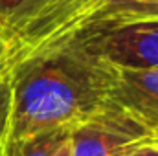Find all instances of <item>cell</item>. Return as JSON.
Segmentation results:
<instances>
[{"label": "cell", "mask_w": 158, "mask_h": 156, "mask_svg": "<svg viewBox=\"0 0 158 156\" xmlns=\"http://www.w3.org/2000/svg\"><path fill=\"white\" fill-rule=\"evenodd\" d=\"M7 140L74 129L110 103L116 66L79 44L35 55L11 68Z\"/></svg>", "instance_id": "6da1fadb"}, {"label": "cell", "mask_w": 158, "mask_h": 156, "mask_svg": "<svg viewBox=\"0 0 158 156\" xmlns=\"http://www.w3.org/2000/svg\"><path fill=\"white\" fill-rule=\"evenodd\" d=\"M24 4V0H0V33L7 26V22L13 18V15L19 11V7Z\"/></svg>", "instance_id": "ba28073f"}, {"label": "cell", "mask_w": 158, "mask_h": 156, "mask_svg": "<svg viewBox=\"0 0 158 156\" xmlns=\"http://www.w3.org/2000/svg\"><path fill=\"white\" fill-rule=\"evenodd\" d=\"M68 134V129H55L22 140H7L6 156H53Z\"/></svg>", "instance_id": "8992f818"}, {"label": "cell", "mask_w": 158, "mask_h": 156, "mask_svg": "<svg viewBox=\"0 0 158 156\" xmlns=\"http://www.w3.org/2000/svg\"><path fill=\"white\" fill-rule=\"evenodd\" d=\"M143 22H158V0H24L0 33V76L35 55Z\"/></svg>", "instance_id": "7a4b0ae2"}, {"label": "cell", "mask_w": 158, "mask_h": 156, "mask_svg": "<svg viewBox=\"0 0 158 156\" xmlns=\"http://www.w3.org/2000/svg\"><path fill=\"white\" fill-rule=\"evenodd\" d=\"M149 24H155V26H158V22H149Z\"/></svg>", "instance_id": "8fae6325"}, {"label": "cell", "mask_w": 158, "mask_h": 156, "mask_svg": "<svg viewBox=\"0 0 158 156\" xmlns=\"http://www.w3.org/2000/svg\"><path fill=\"white\" fill-rule=\"evenodd\" d=\"M129 156H158V147H155V145H143V147L136 149L134 153H131Z\"/></svg>", "instance_id": "9c48e42d"}, {"label": "cell", "mask_w": 158, "mask_h": 156, "mask_svg": "<svg viewBox=\"0 0 158 156\" xmlns=\"http://www.w3.org/2000/svg\"><path fill=\"white\" fill-rule=\"evenodd\" d=\"M9 110H11L9 83L4 76H0V156H6V145L9 136Z\"/></svg>", "instance_id": "52a82bcc"}, {"label": "cell", "mask_w": 158, "mask_h": 156, "mask_svg": "<svg viewBox=\"0 0 158 156\" xmlns=\"http://www.w3.org/2000/svg\"><path fill=\"white\" fill-rule=\"evenodd\" d=\"M153 132L109 103L98 114L70 129L72 156H129L143 145H151Z\"/></svg>", "instance_id": "3957f363"}, {"label": "cell", "mask_w": 158, "mask_h": 156, "mask_svg": "<svg viewBox=\"0 0 158 156\" xmlns=\"http://www.w3.org/2000/svg\"><path fill=\"white\" fill-rule=\"evenodd\" d=\"M110 103L145 125L151 132L158 130V68L127 70L116 68L110 90Z\"/></svg>", "instance_id": "5b68a950"}, {"label": "cell", "mask_w": 158, "mask_h": 156, "mask_svg": "<svg viewBox=\"0 0 158 156\" xmlns=\"http://www.w3.org/2000/svg\"><path fill=\"white\" fill-rule=\"evenodd\" d=\"M98 55L116 68L153 70L158 68V26L143 22L121 26L72 42Z\"/></svg>", "instance_id": "277c9868"}, {"label": "cell", "mask_w": 158, "mask_h": 156, "mask_svg": "<svg viewBox=\"0 0 158 156\" xmlns=\"http://www.w3.org/2000/svg\"><path fill=\"white\" fill-rule=\"evenodd\" d=\"M68 136H70V134H68ZM53 156H72V151H70V140H68V138L59 145V149L53 153Z\"/></svg>", "instance_id": "30bf717a"}]
</instances>
